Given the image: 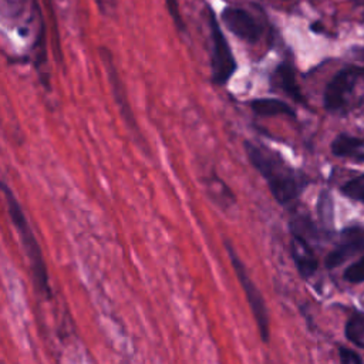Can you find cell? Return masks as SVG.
<instances>
[{
    "instance_id": "ba28073f",
    "label": "cell",
    "mask_w": 364,
    "mask_h": 364,
    "mask_svg": "<svg viewBox=\"0 0 364 364\" xmlns=\"http://www.w3.org/2000/svg\"><path fill=\"white\" fill-rule=\"evenodd\" d=\"M220 17L226 28L240 40L256 43L262 36V28L259 23L242 9L225 7L220 13Z\"/></svg>"
},
{
    "instance_id": "5bb4252c",
    "label": "cell",
    "mask_w": 364,
    "mask_h": 364,
    "mask_svg": "<svg viewBox=\"0 0 364 364\" xmlns=\"http://www.w3.org/2000/svg\"><path fill=\"white\" fill-rule=\"evenodd\" d=\"M318 216L321 223L324 225L326 229L333 228V220H334V206H333V199L330 196V192L323 191L318 198Z\"/></svg>"
},
{
    "instance_id": "ffe728a7",
    "label": "cell",
    "mask_w": 364,
    "mask_h": 364,
    "mask_svg": "<svg viewBox=\"0 0 364 364\" xmlns=\"http://www.w3.org/2000/svg\"><path fill=\"white\" fill-rule=\"evenodd\" d=\"M0 364H4V363H0Z\"/></svg>"
},
{
    "instance_id": "4fadbf2b",
    "label": "cell",
    "mask_w": 364,
    "mask_h": 364,
    "mask_svg": "<svg viewBox=\"0 0 364 364\" xmlns=\"http://www.w3.org/2000/svg\"><path fill=\"white\" fill-rule=\"evenodd\" d=\"M346 337L364 348V313H354L346 323Z\"/></svg>"
},
{
    "instance_id": "6da1fadb",
    "label": "cell",
    "mask_w": 364,
    "mask_h": 364,
    "mask_svg": "<svg viewBox=\"0 0 364 364\" xmlns=\"http://www.w3.org/2000/svg\"><path fill=\"white\" fill-rule=\"evenodd\" d=\"M0 191L6 199L10 220L18 235L23 252L28 260L33 287L41 297H44L46 300H51L53 289H51V283H50L48 267H47L46 259L43 256L41 246H40V243L33 232V228L23 210V206L18 202V199L16 198L13 189L4 181H0Z\"/></svg>"
},
{
    "instance_id": "8fae6325",
    "label": "cell",
    "mask_w": 364,
    "mask_h": 364,
    "mask_svg": "<svg viewBox=\"0 0 364 364\" xmlns=\"http://www.w3.org/2000/svg\"><path fill=\"white\" fill-rule=\"evenodd\" d=\"M250 108L259 117H296L294 109L287 102L279 98H256L250 101Z\"/></svg>"
},
{
    "instance_id": "5b68a950",
    "label": "cell",
    "mask_w": 364,
    "mask_h": 364,
    "mask_svg": "<svg viewBox=\"0 0 364 364\" xmlns=\"http://www.w3.org/2000/svg\"><path fill=\"white\" fill-rule=\"evenodd\" d=\"M100 57H101L102 65H104L105 73H107V78H108V82H109V87H111V91H112L114 101L118 107V111H119L125 125L128 127V129L132 134H135L138 138H141V132H139L135 115L132 112L131 104L128 101V95H127L124 82H122L121 75L118 73V68L114 63L112 53L107 47H100Z\"/></svg>"
},
{
    "instance_id": "d6986e66",
    "label": "cell",
    "mask_w": 364,
    "mask_h": 364,
    "mask_svg": "<svg viewBox=\"0 0 364 364\" xmlns=\"http://www.w3.org/2000/svg\"><path fill=\"white\" fill-rule=\"evenodd\" d=\"M94 3L104 16H112L117 7V0H94Z\"/></svg>"
},
{
    "instance_id": "7a4b0ae2",
    "label": "cell",
    "mask_w": 364,
    "mask_h": 364,
    "mask_svg": "<svg viewBox=\"0 0 364 364\" xmlns=\"http://www.w3.org/2000/svg\"><path fill=\"white\" fill-rule=\"evenodd\" d=\"M245 151L255 169L266 181L273 198L283 206L290 205L304 188L303 178L280 155L246 141Z\"/></svg>"
},
{
    "instance_id": "8992f818",
    "label": "cell",
    "mask_w": 364,
    "mask_h": 364,
    "mask_svg": "<svg viewBox=\"0 0 364 364\" xmlns=\"http://www.w3.org/2000/svg\"><path fill=\"white\" fill-rule=\"evenodd\" d=\"M361 73L363 70L358 67H346L334 74L323 92V105L327 111H338L346 104V100L354 90Z\"/></svg>"
},
{
    "instance_id": "3957f363",
    "label": "cell",
    "mask_w": 364,
    "mask_h": 364,
    "mask_svg": "<svg viewBox=\"0 0 364 364\" xmlns=\"http://www.w3.org/2000/svg\"><path fill=\"white\" fill-rule=\"evenodd\" d=\"M225 246H226L229 259L232 262L233 270L236 273V277H237V280H239V283H240V286L245 291L246 300H247V303L250 306V310L253 313L260 338L263 340V343H269V340H270V320H269V311H267L264 299H263L262 293L259 291L257 286L255 284V282L250 279V276L246 270V266L240 260V257L237 256L235 247L229 242H226Z\"/></svg>"
},
{
    "instance_id": "ac0fdd59",
    "label": "cell",
    "mask_w": 364,
    "mask_h": 364,
    "mask_svg": "<svg viewBox=\"0 0 364 364\" xmlns=\"http://www.w3.org/2000/svg\"><path fill=\"white\" fill-rule=\"evenodd\" d=\"M338 358H340V364H364L358 353L347 347H338Z\"/></svg>"
},
{
    "instance_id": "277c9868",
    "label": "cell",
    "mask_w": 364,
    "mask_h": 364,
    "mask_svg": "<svg viewBox=\"0 0 364 364\" xmlns=\"http://www.w3.org/2000/svg\"><path fill=\"white\" fill-rule=\"evenodd\" d=\"M209 16V31L212 40V57H210V68H212V81L218 85L226 84L233 73L236 71V60L232 54L230 46L222 33V28L210 9H208Z\"/></svg>"
},
{
    "instance_id": "30bf717a",
    "label": "cell",
    "mask_w": 364,
    "mask_h": 364,
    "mask_svg": "<svg viewBox=\"0 0 364 364\" xmlns=\"http://www.w3.org/2000/svg\"><path fill=\"white\" fill-rule=\"evenodd\" d=\"M330 149L334 156L364 162V141L358 136H354L346 132L338 134L333 139Z\"/></svg>"
},
{
    "instance_id": "7c38bea8",
    "label": "cell",
    "mask_w": 364,
    "mask_h": 364,
    "mask_svg": "<svg viewBox=\"0 0 364 364\" xmlns=\"http://www.w3.org/2000/svg\"><path fill=\"white\" fill-rule=\"evenodd\" d=\"M274 78L277 81V85L291 98L294 100L296 102H300V104H306V100L300 91V87L296 81V75H294V71L293 68L286 64V63H282L276 67L274 70Z\"/></svg>"
},
{
    "instance_id": "2e32d148",
    "label": "cell",
    "mask_w": 364,
    "mask_h": 364,
    "mask_svg": "<svg viewBox=\"0 0 364 364\" xmlns=\"http://www.w3.org/2000/svg\"><path fill=\"white\" fill-rule=\"evenodd\" d=\"M344 279L350 283H363L364 282V256H361L357 262L351 263L344 270Z\"/></svg>"
},
{
    "instance_id": "52a82bcc",
    "label": "cell",
    "mask_w": 364,
    "mask_h": 364,
    "mask_svg": "<svg viewBox=\"0 0 364 364\" xmlns=\"http://www.w3.org/2000/svg\"><path fill=\"white\" fill-rule=\"evenodd\" d=\"M364 250V229L360 226H351L341 232L340 240L334 249L326 256L324 264L327 269H334L350 260L355 255Z\"/></svg>"
},
{
    "instance_id": "e0dca14e",
    "label": "cell",
    "mask_w": 364,
    "mask_h": 364,
    "mask_svg": "<svg viewBox=\"0 0 364 364\" xmlns=\"http://www.w3.org/2000/svg\"><path fill=\"white\" fill-rule=\"evenodd\" d=\"M165 4H166V9H168V13L171 14V17H172V20H173L175 27H176L179 31H185V23H183L182 14H181V11H179L178 0H165Z\"/></svg>"
},
{
    "instance_id": "9a60e30c",
    "label": "cell",
    "mask_w": 364,
    "mask_h": 364,
    "mask_svg": "<svg viewBox=\"0 0 364 364\" xmlns=\"http://www.w3.org/2000/svg\"><path fill=\"white\" fill-rule=\"evenodd\" d=\"M340 191L344 196L364 203V172L343 183Z\"/></svg>"
},
{
    "instance_id": "9c48e42d",
    "label": "cell",
    "mask_w": 364,
    "mask_h": 364,
    "mask_svg": "<svg viewBox=\"0 0 364 364\" xmlns=\"http://www.w3.org/2000/svg\"><path fill=\"white\" fill-rule=\"evenodd\" d=\"M290 253H291V259H293L301 277L309 279L317 272L318 262H317L314 250L310 246L307 239L291 233Z\"/></svg>"
}]
</instances>
